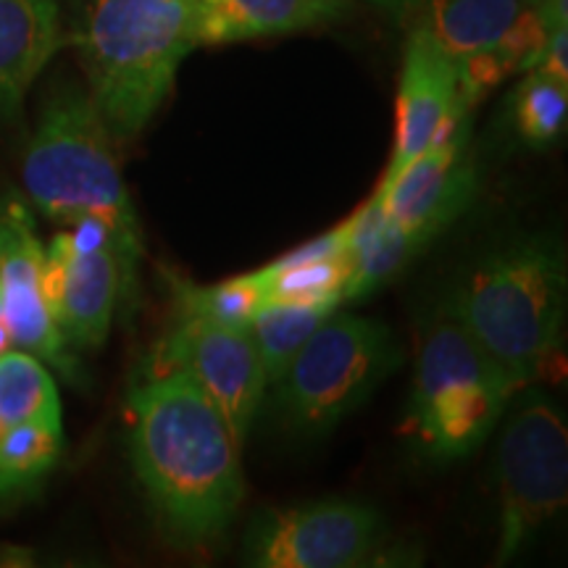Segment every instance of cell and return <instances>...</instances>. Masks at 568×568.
<instances>
[{"label":"cell","instance_id":"cell-17","mask_svg":"<svg viewBox=\"0 0 568 568\" xmlns=\"http://www.w3.org/2000/svg\"><path fill=\"white\" fill-rule=\"evenodd\" d=\"M351 280L345 284L343 301H361L372 295L382 284L406 266V261L418 247L408 232H403L382 209L376 193L366 205H361L347 222L339 224Z\"/></svg>","mask_w":568,"mask_h":568},{"label":"cell","instance_id":"cell-2","mask_svg":"<svg viewBox=\"0 0 568 568\" xmlns=\"http://www.w3.org/2000/svg\"><path fill=\"white\" fill-rule=\"evenodd\" d=\"M197 0H74L71 42L113 140H134L195 45Z\"/></svg>","mask_w":568,"mask_h":568},{"label":"cell","instance_id":"cell-1","mask_svg":"<svg viewBox=\"0 0 568 568\" xmlns=\"http://www.w3.org/2000/svg\"><path fill=\"white\" fill-rule=\"evenodd\" d=\"M126 414L134 474L163 535L180 548L222 537L243 506L245 477L211 397L182 368L148 364Z\"/></svg>","mask_w":568,"mask_h":568},{"label":"cell","instance_id":"cell-25","mask_svg":"<svg viewBox=\"0 0 568 568\" xmlns=\"http://www.w3.org/2000/svg\"><path fill=\"white\" fill-rule=\"evenodd\" d=\"M9 347H11V335H9V326H6L3 301H0V353H6Z\"/></svg>","mask_w":568,"mask_h":568},{"label":"cell","instance_id":"cell-9","mask_svg":"<svg viewBox=\"0 0 568 568\" xmlns=\"http://www.w3.org/2000/svg\"><path fill=\"white\" fill-rule=\"evenodd\" d=\"M387 524L372 506L316 500L264 510L245 535V564L258 568H358L387 558Z\"/></svg>","mask_w":568,"mask_h":568},{"label":"cell","instance_id":"cell-18","mask_svg":"<svg viewBox=\"0 0 568 568\" xmlns=\"http://www.w3.org/2000/svg\"><path fill=\"white\" fill-rule=\"evenodd\" d=\"M258 280L266 290V301L295 303H343L345 284L351 280L343 230H332L305 243L284 258L258 268Z\"/></svg>","mask_w":568,"mask_h":568},{"label":"cell","instance_id":"cell-15","mask_svg":"<svg viewBox=\"0 0 568 568\" xmlns=\"http://www.w3.org/2000/svg\"><path fill=\"white\" fill-rule=\"evenodd\" d=\"M63 42L55 0H0V119H13Z\"/></svg>","mask_w":568,"mask_h":568},{"label":"cell","instance_id":"cell-27","mask_svg":"<svg viewBox=\"0 0 568 568\" xmlns=\"http://www.w3.org/2000/svg\"><path fill=\"white\" fill-rule=\"evenodd\" d=\"M3 429H6V424H0V435H3Z\"/></svg>","mask_w":568,"mask_h":568},{"label":"cell","instance_id":"cell-19","mask_svg":"<svg viewBox=\"0 0 568 568\" xmlns=\"http://www.w3.org/2000/svg\"><path fill=\"white\" fill-rule=\"evenodd\" d=\"M339 303H295V301H266L253 316L251 337L261 355L268 385H274L287 372L301 347L326 318L337 311Z\"/></svg>","mask_w":568,"mask_h":568},{"label":"cell","instance_id":"cell-13","mask_svg":"<svg viewBox=\"0 0 568 568\" xmlns=\"http://www.w3.org/2000/svg\"><path fill=\"white\" fill-rule=\"evenodd\" d=\"M468 111L471 105L460 92L458 63L429 38L408 32L395 105V148L385 180L456 130Z\"/></svg>","mask_w":568,"mask_h":568},{"label":"cell","instance_id":"cell-14","mask_svg":"<svg viewBox=\"0 0 568 568\" xmlns=\"http://www.w3.org/2000/svg\"><path fill=\"white\" fill-rule=\"evenodd\" d=\"M351 11V0H197L195 45H230L332 24Z\"/></svg>","mask_w":568,"mask_h":568},{"label":"cell","instance_id":"cell-20","mask_svg":"<svg viewBox=\"0 0 568 568\" xmlns=\"http://www.w3.org/2000/svg\"><path fill=\"white\" fill-rule=\"evenodd\" d=\"M0 424H61L59 389L32 353H0Z\"/></svg>","mask_w":568,"mask_h":568},{"label":"cell","instance_id":"cell-10","mask_svg":"<svg viewBox=\"0 0 568 568\" xmlns=\"http://www.w3.org/2000/svg\"><path fill=\"white\" fill-rule=\"evenodd\" d=\"M151 366L182 368L193 376L224 416L234 443L243 450L268 387L264 364L247 326L180 316Z\"/></svg>","mask_w":568,"mask_h":568},{"label":"cell","instance_id":"cell-6","mask_svg":"<svg viewBox=\"0 0 568 568\" xmlns=\"http://www.w3.org/2000/svg\"><path fill=\"white\" fill-rule=\"evenodd\" d=\"M400 364L403 347L387 324L332 314L274 382L276 410L301 435H326Z\"/></svg>","mask_w":568,"mask_h":568},{"label":"cell","instance_id":"cell-4","mask_svg":"<svg viewBox=\"0 0 568 568\" xmlns=\"http://www.w3.org/2000/svg\"><path fill=\"white\" fill-rule=\"evenodd\" d=\"M113 142L116 140L88 92L67 84L42 105L21 176L27 195L42 216L67 226L103 224L138 264L142 255L140 224Z\"/></svg>","mask_w":568,"mask_h":568},{"label":"cell","instance_id":"cell-16","mask_svg":"<svg viewBox=\"0 0 568 568\" xmlns=\"http://www.w3.org/2000/svg\"><path fill=\"white\" fill-rule=\"evenodd\" d=\"M408 32L429 38L453 61L487 51L506 34L524 0H387Z\"/></svg>","mask_w":568,"mask_h":568},{"label":"cell","instance_id":"cell-23","mask_svg":"<svg viewBox=\"0 0 568 568\" xmlns=\"http://www.w3.org/2000/svg\"><path fill=\"white\" fill-rule=\"evenodd\" d=\"M568 82L529 69L514 92L516 134L531 148H548L566 132Z\"/></svg>","mask_w":568,"mask_h":568},{"label":"cell","instance_id":"cell-22","mask_svg":"<svg viewBox=\"0 0 568 568\" xmlns=\"http://www.w3.org/2000/svg\"><path fill=\"white\" fill-rule=\"evenodd\" d=\"M63 447L61 424H17L0 435V497L32 487L55 466Z\"/></svg>","mask_w":568,"mask_h":568},{"label":"cell","instance_id":"cell-3","mask_svg":"<svg viewBox=\"0 0 568 568\" xmlns=\"http://www.w3.org/2000/svg\"><path fill=\"white\" fill-rule=\"evenodd\" d=\"M566 293L564 247L550 237H521L471 268L450 311L521 393L542 379L558 355Z\"/></svg>","mask_w":568,"mask_h":568},{"label":"cell","instance_id":"cell-26","mask_svg":"<svg viewBox=\"0 0 568 568\" xmlns=\"http://www.w3.org/2000/svg\"><path fill=\"white\" fill-rule=\"evenodd\" d=\"M524 3H527V6H539V3H542V0H524Z\"/></svg>","mask_w":568,"mask_h":568},{"label":"cell","instance_id":"cell-8","mask_svg":"<svg viewBox=\"0 0 568 568\" xmlns=\"http://www.w3.org/2000/svg\"><path fill=\"white\" fill-rule=\"evenodd\" d=\"M138 264L98 222L69 226L45 247L42 290L63 343L95 351L111 332L122 295L134 284Z\"/></svg>","mask_w":568,"mask_h":568},{"label":"cell","instance_id":"cell-7","mask_svg":"<svg viewBox=\"0 0 568 568\" xmlns=\"http://www.w3.org/2000/svg\"><path fill=\"white\" fill-rule=\"evenodd\" d=\"M529 389V387H527ZM497 564H508L524 545L566 508L568 429L564 414L529 389L510 414L497 445Z\"/></svg>","mask_w":568,"mask_h":568},{"label":"cell","instance_id":"cell-21","mask_svg":"<svg viewBox=\"0 0 568 568\" xmlns=\"http://www.w3.org/2000/svg\"><path fill=\"white\" fill-rule=\"evenodd\" d=\"M169 284H172L176 314L209 318L226 326H251L253 316L266 303V290L255 272L211 284V287H201L182 276H172Z\"/></svg>","mask_w":568,"mask_h":568},{"label":"cell","instance_id":"cell-12","mask_svg":"<svg viewBox=\"0 0 568 568\" xmlns=\"http://www.w3.org/2000/svg\"><path fill=\"white\" fill-rule=\"evenodd\" d=\"M477 166L468 153V119L418 153L400 172L376 187L382 209L418 245L456 222L471 203Z\"/></svg>","mask_w":568,"mask_h":568},{"label":"cell","instance_id":"cell-11","mask_svg":"<svg viewBox=\"0 0 568 568\" xmlns=\"http://www.w3.org/2000/svg\"><path fill=\"white\" fill-rule=\"evenodd\" d=\"M45 247L34 232L32 213L17 193L0 195V301L11 345L51 364L61 376L74 382L80 376L71 347L48 308L42 290Z\"/></svg>","mask_w":568,"mask_h":568},{"label":"cell","instance_id":"cell-5","mask_svg":"<svg viewBox=\"0 0 568 568\" xmlns=\"http://www.w3.org/2000/svg\"><path fill=\"white\" fill-rule=\"evenodd\" d=\"M516 393L508 376L445 308L418 337L403 435L426 458H460L485 443Z\"/></svg>","mask_w":568,"mask_h":568},{"label":"cell","instance_id":"cell-24","mask_svg":"<svg viewBox=\"0 0 568 568\" xmlns=\"http://www.w3.org/2000/svg\"><path fill=\"white\" fill-rule=\"evenodd\" d=\"M545 71V74L556 77V80L568 82V30L566 27H558V30L548 32V40H545L542 51H539L535 67Z\"/></svg>","mask_w":568,"mask_h":568}]
</instances>
